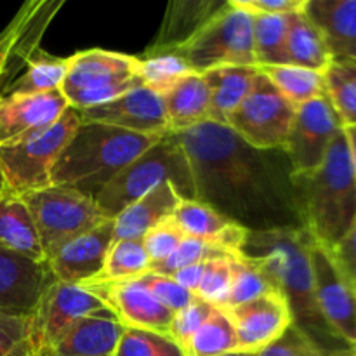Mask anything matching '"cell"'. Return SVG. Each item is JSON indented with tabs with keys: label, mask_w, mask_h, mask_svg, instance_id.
I'll list each match as a JSON object with an SVG mask.
<instances>
[{
	"label": "cell",
	"mask_w": 356,
	"mask_h": 356,
	"mask_svg": "<svg viewBox=\"0 0 356 356\" xmlns=\"http://www.w3.org/2000/svg\"><path fill=\"white\" fill-rule=\"evenodd\" d=\"M113 356H186L167 334L124 327Z\"/></svg>",
	"instance_id": "cell-38"
},
{
	"label": "cell",
	"mask_w": 356,
	"mask_h": 356,
	"mask_svg": "<svg viewBox=\"0 0 356 356\" xmlns=\"http://www.w3.org/2000/svg\"><path fill=\"white\" fill-rule=\"evenodd\" d=\"M325 89L344 129L356 127V66L330 65L325 70Z\"/></svg>",
	"instance_id": "cell-36"
},
{
	"label": "cell",
	"mask_w": 356,
	"mask_h": 356,
	"mask_svg": "<svg viewBox=\"0 0 356 356\" xmlns=\"http://www.w3.org/2000/svg\"><path fill=\"white\" fill-rule=\"evenodd\" d=\"M149 268L152 261L146 254L143 240H117L111 243L103 270L94 280H134L148 273Z\"/></svg>",
	"instance_id": "cell-35"
},
{
	"label": "cell",
	"mask_w": 356,
	"mask_h": 356,
	"mask_svg": "<svg viewBox=\"0 0 356 356\" xmlns=\"http://www.w3.org/2000/svg\"><path fill=\"white\" fill-rule=\"evenodd\" d=\"M0 249L47 264L30 209L23 198L9 191L0 197Z\"/></svg>",
	"instance_id": "cell-26"
},
{
	"label": "cell",
	"mask_w": 356,
	"mask_h": 356,
	"mask_svg": "<svg viewBox=\"0 0 356 356\" xmlns=\"http://www.w3.org/2000/svg\"><path fill=\"white\" fill-rule=\"evenodd\" d=\"M294 118V104L289 103L259 70L252 90L229 117L226 127L254 148L284 149Z\"/></svg>",
	"instance_id": "cell-10"
},
{
	"label": "cell",
	"mask_w": 356,
	"mask_h": 356,
	"mask_svg": "<svg viewBox=\"0 0 356 356\" xmlns=\"http://www.w3.org/2000/svg\"><path fill=\"white\" fill-rule=\"evenodd\" d=\"M302 7L285 16L287 19L285 44H287L289 63L316 72H325L332 65L329 51L323 44L318 28L306 16Z\"/></svg>",
	"instance_id": "cell-29"
},
{
	"label": "cell",
	"mask_w": 356,
	"mask_h": 356,
	"mask_svg": "<svg viewBox=\"0 0 356 356\" xmlns=\"http://www.w3.org/2000/svg\"><path fill=\"white\" fill-rule=\"evenodd\" d=\"M343 129L327 94L296 108L294 124L284 148L291 162L292 174L306 176L315 172Z\"/></svg>",
	"instance_id": "cell-14"
},
{
	"label": "cell",
	"mask_w": 356,
	"mask_h": 356,
	"mask_svg": "<svg viewBox=\"0 0 356 356\" xmlns=\"http://www.w3.org/2000/svg\"><path fill=\"white\" fill-rule=\"evenodd\" d=\"M122 332L111 313L83 316L58 337L47 356H113Z\"/></svg>",
	"instance_id": "cell-24"
},
{
	"label": "cell",
	"mask_w": 356,
	"mask_h": 356,
	"mask_svg": "<svg viewBox=\"0 0 356 356\" xmlns=\"http://www.w3.org/2000/svg\"><path fill=\"white\" fill-rule=\"evenodd\" d=\"M261 72L296 108L327 94L325 72H316V70L294 65L270 66V68H261Z\"/></svg>",
	"instance_id": "cell-30"
},
{
	"label": "cell",
	"mask_w": 356,
	"mask_h": 356,
	"mask_svg": "<svg viewBox=\"0 0 356 356\" xmlns=\"http://www.w3.org/2000/svg\"><path fill=\"white\" fill-rule=\"evenodd\" d=\"M271 291H278V289L270 275L266 273V270L261 266L259 261L243 256V254H235L233 256L232 285H229L228 298L221 308H236V306L254 301Z\"/></svg>",
	"instance_id": "cell-32"
},
{
	"label": "cell",
	"mask_w": 356,
	"mask_h": 356,
	"mask_svg": "<svg viewBox=\"0 0 356 356\" xmlns=\"http://www.w3.org/2000/svg\"><path fill=\"white\" fill-rule=\"evenodd\" d=\"M332 351H327L309 336H306L301 329L292 325L284 336L256 356H330Z\"/></svg>",
	"instance_id": "cell-44"
},
{
	"label": "cell",
	"mask_w": 356,
	"mask_h": 356,
	"mask_svg": "<svg viewBox=\"0 0 356 356\" xmlns=\"http://www.w3.org/2000/svg\"><path fill=\"white\" fill-rule=\"evenodd\" d=\"M113 219H104L96 228L59 243L45 257L52 278L63 284L83 285L99 277L113 243Z\"/></svg>",
	"instance_id": "cell-16"
},
{
	"label": "cell",
	"mask_w": 356,
	"mask_h": 356,
	"mask_svg": "<svg viewBox=\"0 0 356 356\" xmlns=\"http://www.w3.org/2000/svg\"><path fill=\"white\" fill-rule=\"evenodd\" d=\"M82 122L111 125L122 131L145 136L169 134L165 106L160 94L139 86L108 103L80 111Z\"/></svg>",
	"instance_id": "cell-18"
},
{
	"label": "cell",
	"mask_w": 356,
	"mask_h": 356,
	"mask_svg": "<svg viewBox=\"0 0 356 356\" xmlns=\"http://www.w3.org/2000/svg\"><path fill=\"white\" fill-rule=\"evenodd\" d=\"M6 193V181H3V174H2V169H0V197Z\"/></svg>",
	"instance_id": "cell-51"
},
{
	"label": "cell",
	"mask_w": 356,
	"mask_h": 356,
	"mask_svg": "<svg viewBox=\"0 0 356 356\" xmlns=\"http://www.w3.org/2000/svg\"><path fill=\"white\" fill-rule=\"evenodd\" d=\"M330 252L334 254L341 270L344 271V275L350 278V282L356 289V221L348 232V235L343 238V242Z\"/></svg>",
	"instance_id": "cell-47"
},
{
	"label": "cell",
	"mask_w": 356,
	"mask_h": 356,
	"mask_svg": "<svg viewBox=\"0 0 356 356\" xmlns=\"http://www.w3.org/2000/svg\"><path fill=\"white\" fill-rule=\"evenodd\" d=\"M21 198L30 209L45 257L65 240L89 232L106 219L90 195L66 186L52 184Z\"/></svg>",
	"instance_id": "cell-9"
},
{
	"label": "cell",
	"mask_w": 356,
	"mask_h": 356,
	"mask_svg": "<svg viewBox=\"0 0 356 356\" xmlns=\"http://www.w3.org/2000/svg\"><path fill=\"white\" fill-rule=\"evenodd\" d=\"M235 351H238L235 327L228 313L218 306H212L207 320L184 348L186 356H225Z\"/></svg>",
	"instance_id": "cell-31"
},
{
	"label": "cell",
	"mask_w": 356,
	"mask_h": 356,
	"mask_svg": "<svg viewBox=\"0 0 356 356\" xmlns=\"http://www.w3.org/2000/svg\"><path fill=\"white\" fill-rule=\"evenodd\" d=\"M170 132L211 122V92L200 73H190L162 96Z\"/></svg>",
	"instance_id": "cell-27"
},
{
	"label": "cell",
	"mask_w": 356,
	"mask_h": 356,
	"mask_svg": "<svg viewBox=\"0 0 356 356\" xmlns=\"http://www.w3.org/2000/svg\"><path fill=\"white\" fill-rule=\"evenodd\" d=\"M302 9L318 28L330 61L356 66V0H306Z\"/></svg>",
	"instance_id": "cell-21"
},
{
	"label": "cell",
	"mask_w": 356,
	"mask_h": 356,
	"mask_svg": "<svg viewBox=\"0 0 356 356\" xmlns=\"http://www.w3.org/2000/svg\"><path fill=\"white\" fill-rule=\"evenodd\" d=\"M96 296L122 327L167 334L174 313L156 301L138 280H90L82 285Z\"/></svg>",
	"instance_id": "cell-15"
},
{
	"label": "cell",
	"mask_w": 356,
	"mask_h": 356,
	"mask_svg": "<svg viewBox=\"0 0 356 356\" xmlns=\"http://www.w3.org/2000/svg\"><path fill=\"white\" fill-rule=\"evenodd\" d=\"M235 7L252 14H266V16H287L294 10L301 9L306 0H229Z\"/></svg>",
	"instance_id": "cell-46"
},
{
	"label": "cell",
	"mask_w": 356,
	"mask_h": 356,
	"mask_svg": "<svg viewBox=\"0 0 356 356\" xmlns=\"http://www.w3.org/2000/svg\"><path fill=\"white\" fill-rule=\"evenodd\" d=\"M163 136H145L82 122L52 169V184L96 197L113 177Z\"/></svg>",
	"instance_id": "cell-4"
},
{
	"label": "cell",
	"mask_w": 356,
	"mask_h": 356,
	"mask_svg": "<svg viewBox=\"0 0 356 356\" xmlns=\"http://www.w3.org/2000/svg\"><path fill=\"white\" fill-rule=\"evenodd\" d=\"M30 315L0 309V356H28Z\"/></svg>",
	"instance_id": "cell-42"
},
{
	"label": "cell",
	"mask_w": 356,
	"mask_h": 356,
	"mask_svg": "<svg viewBox=\"0 0 356 356\" xmlns=\"http://www.w3.org/2000/svg\"><path fill=\"white\" fill-rule=\"evenodd\" d=\"M66 70H68V58H56L40 49L28 63L19 79L13 83L9 94H40L61 90Z\"/></svg>",
	"instance_id": "cell-34"
},
{
	"label": "cell",
	"mask_w": 356,
	"mask_h": 356,
	"mask_svg": "<svg viewBox=\"0 0 356 356\" xmlns=\"http://www.w3.org/2000/svg\"><path fill=\"white\" fill-rule=\"evenodd\" d=\"M204 268H205V263H198V264H193V266H186V268H183V270H179V271H176V273L170 275V278H172L177 285H181L184 291L191 292V294L195 296L198 285H200L202 275H204Z\"/></svg>",
	"instance_id": "cell-48"
},
{
	"label": "cell",
	"mask_w": 356,
	"mask_h": 356,
	"mask_svg": "<svg viewBox=\"0 0 356 356\" xmlns=\"http://www.w3.org/2000/svg\"><path fill=\"white\" fill-rule=\"evenodd\" d=\"M134 280L145 285L152 292L153 298L159 302H162L172 313L181 312V309L190 306L197 299L191 292L184 291L181 285H177L170 277H163V275L153 273V271H148V273L141 275V277L134 278Z\"/></svg>",
	"instance_id": "cell-43"
},
{
	"label": "cell",
	"mask_w": 356,
	"mask_h": 356,
	"mask_svg": "<svg viewBox=\"0 0 356 356\" xmlns=\"http://www.w3.org/2000/svg\"><path fill=\"white\" fill-rule=\"evenodd\" d=\"M225 356H256L252 353H242V351H235V353H229V355H225Z\"/></svg>",
	"instance_id": "cell-52"
},
{
	"label": "cell",
	"mask_w": 356,
	"mask_h": 356,
	"mask_svg": "<svg viewBox=\"0 0 356 356\" xmlns=\"http://www.w3.org/2000/svg\"><path fill=\"white\" fill-rule=\"evenodd\" d=\"M52 280L47 264L0 249V309L30 315Z\"/></svg>",
	"instance_id": "cell-20"
},
{
	"label": "cell",
	"mask_w": 356,
	"mask_h": 356,
	"mask_svg": "<svg viewBox=\"0 0 356 356\" xmlns=\"http://www.w3.org/2000/svg\"><path fill=\"white\" fill-rule=\"evenodd\" d=\"M233 256L235 254H219L205 261L204 275L198 285L195 298L202 299L207 305L221 308L228 298L233 275Z\"/></svg>",
	"instance_id": "cell-39"
},
{
	"label": "cell",
	"mask_w": 356,
	"mask_h": 356,
	"mask_svg": "<svg viewBox=\"0 0 356 356\" xmlns=\"http://www.w3.org/2000/svg\"><path fill=\"white\" fill-rule=\"evenodd\" d=\"M68 108L61 90L7 94L0 99V145L54 124Z\"/></svg>",
	"instance_id": "cell-19"
},
{
	"label": "cell",
	"mask_w": 356,
	"mask_h": 356,
	"mask_svg": "<svg viewBox=\"0 0 356 356\" xmlns=\"http://www.w3.org/2000/svg\"><path fill=\"white\" fill-rule=\"evenodd\" d=\"M219 0H174L167 6L155 40L145 56L177 54L226 7Z\"/></svg>",
	"instance_id": "cell-22"
},
{
	"label": "cell",
	"mask_w": 356,
	"mask_h": 356,
	"mask_svg": "<svg viewBox=\"0 0 356 356\" xmlns=\"http://www.w3.org/2000/svg\"><path fill=\"white\" fill-rule=\"evenodd\" d=\"M287 19L285 16H252V45L257 68L291 65L287 56Z\"/></svg>",
	"instance_id": "cell-33"
},
{
	"label": "cell",
	"mask_w": 356,
	"mask_h": 356,
	"mask_svg": "<svg viewBox=\"0 0 356 356\" xmlns=\"http://www.w3.org/2000/svg\"><path fill=\"white\" fill-rule=\"evenodd\" d=\"M96 313L110 312L87 289L52 280L30 315L28 356H47L52 344L72 323Z\"/></svg>",
	"instance_id": "cell-11"
},
{
	"label": "cell",
	"mask_w": 356,
	"mask_h": 356,
	"mask_svg": "<svg viewBox=\"0 0 356 356\" xmlns=\"http://www.w3.org/2000/svg\"><path fill=\"white\" fill-rule=\"evenodd\" d=\"M330 356H356V344H355V346L344 348V350L332 351V355H330Z\"/></svg>",
	"instance_id": "cell-50"
},
{
	"label": "cell",
	"mask_w": 356,
	"mask_h": 356,
	"mask_svg": "<svg viewBox=\"0 0 356 356\" xmlns=\"http://www.w3.org/2000/svg\"><path fill=\"white\" fill-rule=\"evenodd\" d=\"M177 56L193 73L212 72L225 66H256L252 45V14L228 0L225 9L200 33L188 42Z\"/></svg>",
	"instance_id": "cell-8"
},
{
	"label": "cell",
	"mask_w": 356,
	"mask_h": 356,
	"mask_svg": "<svg viewBox=\"0 0 356 356\" xmlns=\"http://www.w3.org/2000/svg\"><path fill=\"white\" fill-rule=\"evenodd\" d=\"M191 68L181 56L162 54L139 58V79L141 83L153 92L163 94L172 89L177 82L188 76Z\"/></svg>",
	"instance_id": "cell-37"
},
{
	"label": "cell",
	"mask_w": 356,
	"mask_h": 356,
	"mask_svg": "<svg viewBox=\"0 0 356 356\" xmlns=\"http://www.w3.org/2000/svg\"><path fill=\"white\" fill-rule=\"evenodd\" d=\"M80 124V111L70 106L54 124L0 145L6 191L23 197L52 186V169Z\"/></svg>",
	"instance_id": "cell-6"
},
{
	"label": "cell",
	"mask_w": 356,
	"mask_h": 356,
	"mask_svg": "<svg viewBox=\"0 0 356 356\" xmlns=\"http://www.w3.org/2000/svg\"><path fill=\"white\" fill-rule=\"evenodd\" d=\"M225 312L235 327L236 344L242 353L257 355L294 325L291 306L280 291H271Z\"/></svg>",
	"instance_id": "cell-17"
},
{
	"label": "cell",
	"mask_w": 356,
	"mask_h": 356,
	"mask_svg": "<svg viewBox=\"0 0 356 356\" xmlns=\"http://www.w3.org/2000/svg\"><path fill=\"white\" fill-rule=\"evenodd\" d=\"M174 219L186 236L202 240L228 254H240L249 235L245 228L229 221L214 207L200 200L181 198L174 212Z\"/></svg>",
	"instance_id": "cell-23"
},
{
	"label": "cell",
	"mask_w": 356,
	"mask_h": 356,
	"mask_svg": "<svg viewBox=\"0 0 356 356\" xmlns=\"http://www.w3.org/2000/svg\"><path fill=\"white\" fill-rule=\"evenodd\" d=\"M355 131H356V127H355Z\"/></svg>",
	"instance_id": "cell-53"
},
{
	"label": "cell",
	"mask_w": 356,
	"mask_h": 356,
	"mask_svg": "<svg viewBox=\"0 0 356 356\" xmlns=\"http://www.w3.org/2000/svg\"><path fill=\"white\" fill-rule=\"evenodd\" d=\"M219 254H228V252H222V250L216 249V247L209 245V243L202 242V240L186 236V238L181 242V245L177 247V249L174 250L167 259L153 264V266L149 268V271L163 275V277H170V275L183 270V268L193 266V264H198V263H205L207 259L219 256Z\"/></svg>",
	"instance_id": "cell-40"
},
{
	"label": "cell",
	"mask_w": 356,
	"mask_h": 356,
	"mask_svg": "<svg viewBox=\"0 0 356 356\" xmlns=\"http://www.w3.org/2000/svg\"><path fill=\"white\" fill-rule=\"evenodd\" d=\"M348 141H350V149H351V162H353V172L356 179V131L355 129H346Z\"/></svg>",
	"instance_id": "cell-49"
},
{
	"label": "cell",
	"mask_w": 356,
	"mask_h": 356,
	"mask_svg": "<svg viewBox=\"0 0 356 356\" xmlns=\"http://www.w3.org/2000/svg\"><path fill=\"white\" fill-rule=\"evenodd\" d=\"M302 226L318 245L334 250L356 221V179L346 129L339 132L322 165L294 176Z\"/></svg>",
	"instance_id": "cell-3"
},
{
	"label": "cell",
	"mask_w": 356,
	"mask_h": 356,
	"mask_svg": "<svg viewBox=\"0 0 356 356\" xmlns=\"http://www.w3.org/2000/svg\"><path fill=\"white\" fill-rule=\"evenodd\" d=\"M315 298L323 320L344 346L356 344V289L336 257L312 238L309 245Z\"/></svg>",
	"instance_id": "cell-13"
},
{
	"label": "cell",
	"mask_w": 356,
	"mask_h": 356,
	"mask_svg": "<svg viewBox=\"0 0 356 356\" xmlns=\"http://www.w3.org/2000/svg\"><path fill=\"white\" fill-rule=\"evenodd\" d=\"M312 236L305 228L249 232L240 254L254 257L266 270L291 306L294 325L327 351L344 350L323 320L315 298L312 261Z\"/></svg>",
	"instance_id": "cell-2"
},
{
	"label": "cell",
	"mask_w": 356,
	"mask_h": 356,
	"mask_svg": "<svg viewBox=\"0 0 356 356\" xmlns=\"http://www.w3.org/2000/svg\"><path fill=\"white\" fill-rule=\"evenodd\" d=\"M139 86H143L139 58L104 49H87L68 58L61 92L70 106L82 111L108 103Z\"/></svg>",
	"instance_id": "cell-7"
},
{
	"label": "cell",
	"mask_w": 356,
	"mask_h": 356,
	"mask_svg": "<svg viewBox=\"0 0 356 356\" xmlns=\"http://www.w3.org/2000/svg\"><path fill=\"white\" fill-rule=\"evenodd\" d=\"M63 6V0H30L0 31V99L40 51L42 38Z\"/></svg>",
	"instance_id": "cell-12"
},
{
	"label": "cell",
	"mask_w": 356,
	"mask_h": 356,
	"mask_svg": "<svg viewBox=\"0 0 356 356\" xmlns=\"http://www.w3.org/2000/svg\"><path fill=\"white\" fill-rule=\"evenodd\" d=\"M184 238H186V235H184L183 229L179 228V225H177L172 216V218L163 219L159 225L153 226L149 232H146V235L141 240L153 266V264L167 259L181 245Z\"/></svg>",
	"instance_id": "cell-41"
},
{
	"label": "cell",
	"mask_w": 356,
	"mask_h": 356,
	"mask_svg": "<svg viewBox=\"0 0 356 356\" xmlns=\"http://www.w3.org/2000/svg\"><path fill=\"white\" fill-rule=\"evenodd\" d=\"M181 195L170 181L159 184L132 202L113 219L115 233L113 242L117 240H141L146 232L159 225L167 218H172L176 212Z\"/></svg>",
	"instance_id": "cell-25"
},
{
	"label": "cell",
	"mask_w": 356,
	"mask_h": 356,
	"mask_svg": "<svg viewBox=\"0 0 356 356\" xmlns=\"http://www.w3.org/2000/svg\"><path fill=\"white\" fill-rule=\"evenodd\" d=\"M176 136L190 162L195 200L247 232L305 228L285 149L254 148L216 122Z\"/></svg>",
	"instance_id": "cell-1"
},
{
	"label": "cell",
	"mask_w": 356,
	"mask_h": 356,
	"mask_svg": "<svg viewBox=\"0 0 356 356\" xmlns=\"http://www.w3.org/2000/svg\"><path fill=\"white\" fill-rule=\"evenodd\" d=\"M170 183L184 200H195V184L186 152L179 138L169 132L129 163L94 197L106 219H115L127 205L159 184Z\"/></svg>",
	"instance_id": "cell-5"
},
{
	"label": "cell",
	"mask_w": 356,
	"mask_h": 356,
	"mask_svg": "<svg viewBox=\"0 0 356 356\" xmlns=\"http://www.w3.org/2000/svg\"><path fill=\"white\" fill-rule=\"evenodd\" d=\"M259 68L225 66L204 73L211 92V122L228 125L229 117L252 90Z\"/></svg>",
	"instance_id": "cell-28"
},
{
	"label": "cell",
	"mask_w": 356,
	"mask_h": 356,
	"mask_svg": "<svg viewBox=\"0 0 356 356\" xmlns=\"http://www.w3.org/2000/svg\"><path fill=\"white\" fill-rule=\"evenodd\" d=\"M212 306L207 305L202 299H195L190 306H186L181 312L174 313L172 322L169 327V337L181 346V350L184 351L188 341L195 336L198 329L202 327V323L207 320L209 313H211Z\"/></svg>",
	"instance_id": "cell-45"
}]
</instances>
